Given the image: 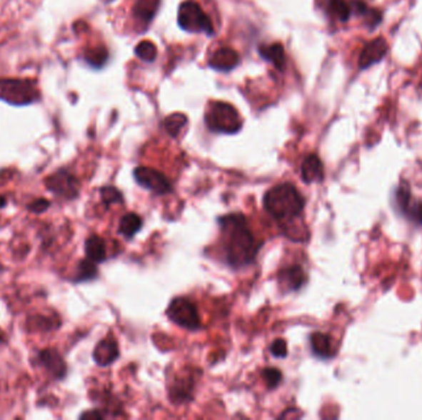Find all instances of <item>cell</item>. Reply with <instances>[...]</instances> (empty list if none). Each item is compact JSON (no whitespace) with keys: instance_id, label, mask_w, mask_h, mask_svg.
<instances>
[{"instance_id":"obj_10","label":"cell","mask_w":422,"mask_h":420,"mask_svg":"<svg viewBox=\"0 0 422 420\" xmlns=\"http://www.w3.org/2000/svg\"><path fill=\"white\" fill-rule=\"evenodd\" d=\"M388 42L383 37H377L366 43L359 56V68L367 69L379 63L388 52Z\"/></svg>"},{"instance_id":"obj_30","label":"cell","mask_w":422,"mask_h":420,"mask_svg":"<svg viewBox=\"0 0 422 420\" xmlns=\"http://www.w3.org/2000/svg\"><path fill=\"white\" fill-rule=\"evenodd\" d=\"M269 350H271L273 357H279V359H284L288 355V347H286V342L284 339H276Z\"/></svg>"},{"instance_id":"obj_8","label":"cell","mask_w":422,"mask_h":420,"mask_svg":"<svg viewBox=\"0 0 422 420\" xmlns=\"http://www.w3.org/2000/svg\"><path fill=\"white\" fill-rule=\"evenodd\" d=\"M134 178L139 185L150 190L155 195H167L173 190L169 178L152 168H136L134 170Z\"/></svg>"},{"instance_id":"obj_20","label":"cell","mask_w":422,"mask_h":420,"mask_svg":"<svg viewBox=\"0 0 422 420\" xmlns=\"http://www.w3.org/2000/svg\"><path fill=\"white\" fill-rule=\"evenodd\" d=\"M141 227H142L141 217L136 213L129 212L120 220L119 233L127 240H130L136 235L137 232L141 230Z\"/></svg>"},{"instance_id":"obj_18","label":"cell","mask_w":422,"mask_h":420,"mask_svg":"<svg viewBox=\"0 0 422 420\" xmlns=\"http://www.w3.org/2000/svg\"><path fill=\"white\" fill-rule=\"evenodd\" d=\"M84 250H86V257L91 259V262L99 264L106 260V244L99 235H91L86 240Z\"/></svg>"},{"instance_id":"obj_23","label":"cell","mask_w":422,"mask_h":420,"mask_svg":"<svg viewBox=\"0 0 422 420\" xmlns=\"http://www.w3.org/2000/svg\"><path fill=\"white\" fill-rule=\"evenodd\" d=\"M98 277V267L96 262H91V259H84L78 264L77 276L73 279V282H86L94 280Z\"/></svg>"},{"instance_id":"obj_22","label":"cell","mask_w":422,"mask_h":420,"mask_svg":"<svg viewBox=\"0 0 422 420\" xmlns=\"http://www.w3.org/2000/svg\"><path fill=\"white\" fill-rule=\"evenodd\" d=\"M353 9L357 15L364 18L366 24L369 26V29H376L381 24V14L378 10L369 8L366 3L354 1Z\"/></svg>"},{"instance_id":"obj_9","label":"cell","mask_w":422,"mask_h":420,"mask_svg":"<svg viewBox=\"0 0 422 420\" xmlns=\"http://www.w3.org/2000/svg\"><path fill=\"white\" fill-rule=\"evenodd\" d=\"M396 203L400 211L404 213L410 221L422 225V203L418 200L413 199L411 191L406 183L396 190Z\"/></svg>"},{"instance_id":"obj_7","label":"cell","mask_w":422,"mask_h":420,"mask_svg":"<svg viewBox=\"0 0 422 420\" xmlns=\"http://www.w3.org/2000/svg\"><path fill=\"white\" fill-rule=\"evenodd\" d=\"M47 190L62 199L74 200L79 195V181L67 169H59L46 179Z\"/></svg>"},{"instance_id":"obj_5","label":"cell","mask_w":422,"mask_h":420,"mask_svg":"<svg viewBox=\"0 0 422 420\" xmlns=\"http://www.w3.org/2000/svg\"><path fill=\"white\" fill-rule=\"evenodd\" d=\"M178 24L184 31L193 34H205L211 36L213 34L211 19L204 13L196 1H184L179 6L178 11Z\"/></svg>"},{"instance_id":"obj_16","label":"cell","mask_w":422,"mask_h":420,"mask_svg":"<svg viewBox=\"0 0 422 420\" xmlns=\"http://www.w3.org/2000/svg\"><path fill=\"white\" fill-rule=\"evenodd\" d=\"M159 8V0H136L132 8L134 18L141 26L146 27L155 18Z\"/></svg>"},{"instance_id":"obj_33","label":"cell","mask_w":422,"mask_h":420,"mask_svg":"<svg viewBox=\"0 0 422 420\" xmlns=\"http://www.w3.org/2000/svg\"><path fill=\"white\" fill-rule=\"evenodd\" d=\"M5 205H6V200L4 196H0V208H4Z\"/></svg>"},{"instance_id":"obj_29","label":"cell","mask_w":422,"mask_h":420,"mask_svg":"<svg viewBox=\"0 0 422 420\" xmlns=\"http://www.w3.org/2000/svg\"><path fill=\"white\" fill-rule=\"evenodd\" d=\"M262 379H264L268 389H274L281 384L283 375L276 367H267L262 371Z\"/></svg>"},{"instance_id":"obj_27","label":"cell","mask_w":422,"mask_h":420,"mask_svg":"<svg viewBox=\"0 0 422 420\" xmlns=\"http://www.w3.org/2000/svg\"><path fill=\"white\" fill-rule=\"evenodd\" d=\"M100 199L106 208H109L114 203H123V194L114 186H104L100 189Z\"/></svg>"},{"instance_id":"obj_28","label":"cell","mask_w":422,"mask_h":420,"mask_svg":"<svg viewBox=\"0 0 422 420\" xmlns=\"http://www.w3.org/2000/svg\"><path fill=\"white\" fill-rule=\"evenodd\" d=\"M84 59L86 63L91 64V67H103L108 59V52L104 47H98L94 50L88 51L84 56Z\"/></svg>"},{"instance_id":"obj_31","label":"cell","mask_w":422,"mask_h":420,"mask_svg":"<svg viewBox=\"0 0 422 420\" xmlns=\"http://www.w3.org/2000/svg\"><path fill=\"white\" fill-rule=\"evenodd\" d=\"M51 203L49 200L46 199H37L35 201H32L29 205L28 208L34 213H42L45 212L47 208H50Z\"/></svg>"},{"instance_id":"obj_25","label":"cell","mask_w":422,"mask_h":420,"mask_svg":"<svg viewBox=\"0 0 422 420\" xmlns=\"http://www.w3.org/2000/svg\"><path fill=\"white\" fill-rule=\"evenodd\" d=\"M186 125V116L183 113H173L164 122V130L169 135L177 137L183 127Z\"/></svg>"},{"instance_id":"obj_12","label":"cell","mask_w":422,"mask_h":420,"mask_svg":"<svg viewBox=\"0 0 422 420\" xmlns=\"http://www.w3.org/2000/svg\"><path fill=\"white\" fill-rule=\"evenodd\" d=\"M240 63V56L230 47H221L215 51L209 59L210 67L220 72H228Z\"/></svg>"},{"instance_id":"obj_15","label":"cell","mask_w":422,"mask_h":420,"mask_svg":"<svg viewBox=\"0 0 422 420\" xmlns=\"http://www.w3.org/2000/svg\"><path fill=\"white\" fill-rule=\"evenodd\" d=\"M301 179L306 184L323 180V165L316 154H310L301 164Z\"/></svg>"},{"instance_id":"obj_17","label":"cell","mask_w":422,"mask_h":420,"mask_svg":"<svg viewBox=\"0 0 422 420\" xmlns=\"http://www.w3.org/2000/svg\"><path fill=\"white\" fill-rule=\"evenodd\" d=\"M310 345H311L313 355H316L320 359H331L335 355L330 335L315 332L310 337Z\"/></svg>"},{"instance_id":"obj_21","label":"cell","mask_w":422,"mask_h":420,"mask_svg":"<svg viewBox=\"0 0 422 420\" xmlns=\"http://www.w3.org/2000/svg\"><path fill=\"white\" fill-rule=\"evenodd\" d=\"M193 379H178L174 381L171 389V399L173 402H184L186 399H191V392L193 391Z\"/></svg>"},{"instance_id":"obj_11","label":"cell","mask_w":422,"mask_h":420,"mask_svg":"<svg viewBox=\"0 0 422 420\" xmlns=\"http://www.w3.org/2000/svg\"><path fill=\"white\" fill-rule=\"evenodd\" d=\"M39 362L55 379H64L67 375V364L55 349H45L39 352Z\"/></svg>"},{"instance_id":"obj_26","label":"cell","mask_w":422,"mask_h":420,"mask_svg":"<svg viewBox=\"0 0 422 420\" xmlns=\"http://www.w3.org/2000/svg\"><path fill=\"white\" fill-rule=\"evenodd\" d=\"M135 54L144 62H154L157 57V47L151 41H142L136 46Z\"/></svg>"},{"instance_id":"obj_13","label":"cell","mask_w":422,"mask_h":420,"mask_svg":"<svg viewBox=\"0 0 422 420\" xmlns=\"http://www.w3.org/2000/svg\"><path fill=\"white\" fill-rule=\"evenodd\" d=\"M120 355L119 352V345L115 339L106 338L100 340L96 344V349L93 352V359L96 362V365L101 367L111 365Z\"/></svg>"},{"instance_id":"obj_4","label":"cell","mask_w":422,"mask_h":420,"mask_svg":"<svg viewBox=\"0 0 422 420\" xmlns=\"http://www.w3.org/2000/svg\"><path fill=\"white\" fill-rule=\"evenodd\" d=\"M205 123L216 133H236L242 127V120L236 108L223 101H211L205 111Z\"/></svg>"},{"instance_id":"obj_2","label":"cell","mask_w":422,"mask_h":420,"mask_svg":"<svg viewBox=\"0 0 422 420\" xmlns=\"http://www.w3.org/2000/svg\"><path fill=\"white\" fill-rule=\"evenodd\" d=\"M264 210L278 221L291 223L303 213L305 200L289 183L268 190L263 198Z\"/></svg>"},{"instance_id":"obj_6","label":"cell","mask_w":422,"mask_h":420,"mask_svg":"<svg viewBox=\"0 0 422 420\" xmlns=\"http://www.w3.org/2000/svg\"><path fill=\"white\" fill-rule=\"evenodd\" d=\"M166 314L174 324L179 325L184 329L198 330L201 327L196 304L186 298H174L172 302L169 303Z\"/></svg>"},{"instance_id":"obj_32","label":"cell","mask_w":422,"mask_h":420,"mask_svg":"<svg viewBox=\"0 0 422 420\" xmlns=\"http://www.w3.org/2000/svg\"><path fill=\"white\" fill-rule=\"evenodd\" d=\"M81 418H88V419H103L104 418V414L103 413H100L99 411H86V413H83Z\"/></svg>"},{"instance_id":"obj_3","label":"cell","mask_w":422,"mask_h":420,"mask_svg":"<svg viewBox=\"0 0 422 420\" xmlns=\"http://www.w3.org/2000/svg\"><path fill=\"white\" fill-rule=\"evenodd\" d=\"M41 99L36 81L30 79H0V100L13 106H28Z\"/></svg>"},{"instance_id":"obj_1","label":"cell","mask_w":422,"mask_h":420,"mask_svg":"<svg viewBox=\"0 0 422 420\" xmlns=\"http://www.w3.org/2000/svg\"><path fill=\"white\" fill-rule=\"evenodd\" d=\"M218 226L223 233V249L225 259L235 269L251 265L258 253L259 245L248 228L242 213H231L218 218Z\"/></svg>"},{"instance_id":"obj_24","label":"cell","mask_w":422,"mask_h":420,"mask_svg":"<svg viewBox=\"0 0 422 420\" xmlns=\"http://www.w3.org/2000/svg\"><path fill=\"white\" fill-rule=\"evenodd\" d=\"M326 10L331 16L340 20L342 23L348 21L351 13H352L350 5L347 4L345 0H328Z\"/></svg>"},{"instance_id":"obj_14","label":"cell","mask_w":422,"mask_h":420,"mask_svg":"<svg viewBox=\"0 0 422 420\" xmlns=\"http://www.w3.org/2000/svg\"><path fill=\"white\" fill-rule=\"evenodd\" d=\"M278 280L281 289L286 291H298L304 286L306 282V275L303 267L299 265H291L279 271Z\"/></svg>"},{"instance_id":"obj_19","label":"cell","mask_w":422,"mask_h":420,"mask_svg":"<svg viewBox=\"0 0 422 420\" xmlns=\"http://www.w3.org/2000/svg\"><path fill=\"white\" fill-rule=\"evenodd\" d=\"M258 51L262 58L271 62L278 69H283L286 66V52L281 43L261 46Z\"/></svg>"}]
</instances>
